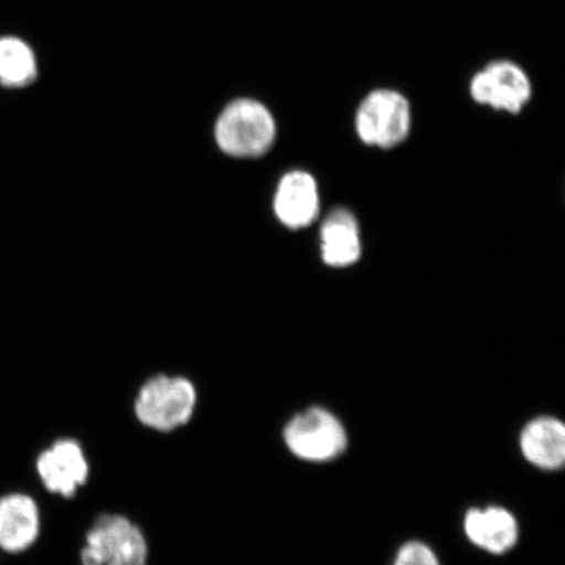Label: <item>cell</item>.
Masks as SVG:
<instances>
[{
  "label": "cell",
  "mask_w": 565,
  "mask_h": 565,
  "mask_svg": "<svg viewBox=\"0 0 565 565\" xmlns=\"http://www.w3.org/2000/svg\"><path fill=\"white\" fill-rule=\"evenodd\" d=\"M463 530L472 545L486 553L503 555L519 541V522L503 507L471 508L465 514Z\"/></svg>",
  "instance_id": "9c48e42d"
},
{
  "label": "cell",
  "mask_w": 565,
  "mask_h": 565,
  "mask_svg": "<svg viewBox=\"0 0 565 565\" xmlns=\"http://www.w3.org/2000/svg\"><path fill=\"white\" fill-rule=\"evenodd\" d=\"M322 263L331 268H348L362 258L363 244L358 218L348 209H335L320 228Z\"/></svg>",
  "instance_id": "8fae6325"
},
{
  "label": "cell",
  "mask_w": 565,
  "mask_h": 565,
  "mask_svg": "<svg viewBox=\"0 0 565 565\" xmlns=\"http://www.w3.org/2000/svg\"><path fill=\"white\" fill-rule=\"evenodd\" d=\"M413 109L397 89L377 88L366 94L355 113V131L365 146L392 150L408 138Z\"/></svg>",
  "instance_id": "3957f363"
},
{
  "label": "cell",
  "mask_w": 565,
  "mask_h": 565,
  "mask_svg": "<svg viewBox=\"0 0 565 565\" xmlns=\"http://www.w3.org/2000/svg\"><path fill=\"white\" fill-rule=\"evenodd\" d=\"M520 449L526 461L541 470L555 471L565 462V427L553 416L530 420L520 435Z\"/></svg>",
  "instance_id": "7c38bea8"
},
{
  "label": "cell",
  "mask_w": 565,
  "mask_h": 565,
  "mask_svg": "<svg viewBox=\"0 0 565 565\" xmlns=\"http://www.w3.org/2000/svg\"><path fill=\"white\" fill-rule=\"evenodd\" d=\"M148 543L141 529L126 515H98L81 551L82 565H148Z\"/></svg>",
  "instance_id": "277c9868"
},
{
  "label": "cell",
  "mask_w": 565,
  "mask_h": 565,
  "mask_svg": "<svg viewBox=\"0 0 565 565\" xmlns=\"http://www.w3.org/2000/svg\"><path fill=\"white\" fill-rule=\"evenodd\" d=\"M277 139V122L270 109L253 98H238L221 113L215 124V140L233 158L264 157Z\"/></svg>",
  "instance_id": "6da1fadb"
},
{
  "label": "cell",
  "mask_w": 565,
  "mask_h": 565,
  "mask_svg": "<svg viewBox=\"0 0 565 565\" xmlns=\"http://www.w3.org/2000/svg\"><path fill=\"white\" fill-rule=\"evenodd\" d=\"M40 532V508L30 494L10 493L0 499V548L9 554L24 553Z\"/></svg>",
  "instance_id": "30bf717a"
},
{
  "label": "cell",
  "mask_w": 565,
  "mask_h": 565,
  "mask_svg": "<svg viewBox=\"0 0 565 565\" xmlns=\"http://www.w3.org/2000/svg\"><path fill=\"white\" fill-rule=\"evenodd\" d=\"M35 470L49 492L66 499L74 498L89 477L86 451L74 439L56 440L42 450Z\"/></svg>",
  "instance_id": "52a82bcc"
},
{
  "label": "cell",
  "mask_w": 565,
  "mask_h": 565,
  "mask_svg": "<svg viewBox=\"0 0 565 565\" xmlns=\"http://www.w3.org/2000/svg\"><path fill=\"white\" fill-rule=\"evenodd\" d=\"M471 100L508 115H520L533 97V82L526 70L512 60H493L471 76Z\"/></svg>",
  "instance_id": "8992f818"
},
{
  "label": "cell",
  "mask_w": 565,
  "mask_h": 565,
  "mask_svg": "<svg viewBox=\"0 0 565 565\" xmlns=\"http://www.w3.org/2000/svg\"><path fill=\"white\" fill-rule=\"evenodd\" d=\"M196 404L198 392L192 381L157 374L140 386L134 413L145 427L168 434L192 420Z\"/></svg>",
  "instance_id": "7a4b0ae2"
},
{
  "label": "cell",
  "mask_w": 565,
  "mask_h": 565,
  "mask_svg": "<svg viewBox=\"0 0 565 565\" xmlns=\"http://www.w3.org/2000/svg\"><path fill=\"white\" fill-rule=\"evenodd\" d=\"M393 565H441L435 551L419 541L405 543L398 550Z\"/></svg>",
  "instance_id": "5bb4252c"
},
{
  "label": "cell",
  "mask_w": 565,
  "mask_h": 565,
  "mask_svg": "<svg viewBox=\"0 0 565 565\" xmlns=\"http://www.w3.org/2000/svg\"><path fill=\"white\" fill-rule=\"evenodd\" d=\"M282 440L295 457L307 462L333 461L348 448L349 437L341 420L323 407H309L289 419Z\"/></svg>",
  "instance_id": "5b68a950"
},
{
  "label": "cell",
  "mask_w": 565,
  "mask_h": 565,
  "mask_svg": "<svg viewBox=\"0 0 565 565\" xmlns=\"http://www.w3.org/2000/svg\"><path fill=\"white\" fill-rule=\"evenodd\" d=\"M38 60L33 49L15 35L0 38V84L7 88H24L38 77Z\"/></svg>",
  "instance_id": "4fadbf2b"
},
{
  "label": "cell",
  "mask_w": 565,
  "mask_h": 565,
  "mask_svg": "<svg viewBox=\"0 0 565 565\" xmlns=\"http://www.w3.org/2000/svg\"><path fill=\"white\" fill-rule=\"evenodd\" d=\"M321 211L320 190L315 177L306 171L282 175L274 195V212L278 221L291 231L312 225Z\"/></svg>",
  "instance_id": "ba28073f"
}]
</instances>
